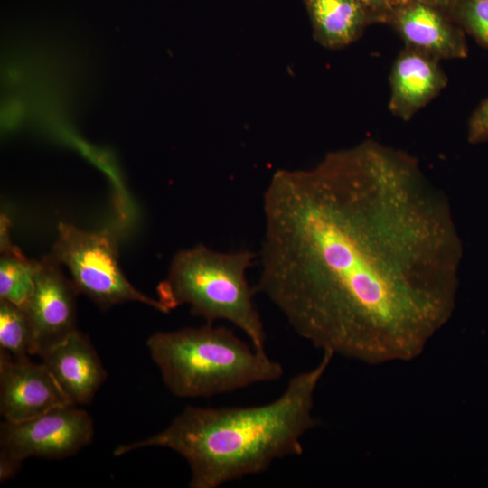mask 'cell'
<instances>
[{"instance_id":"cell-8","label":"cell","mask_w":488,"mask_h":488,"mask_svg":"<svg viewBox=\"0 0 488 488\" xmlns=\"http://www.w3.org/2000/svg\"><path fill=\"white\" fill-rule=\"evenodd\" d=\"M70 405L73 404L42 361L15 360L0 352V414L5 421L19 423Z\"/></svg>"},{"instance_id":"cell-13","label":"cell","mask_w":488,"mask_h":488,"mask_svg":"<svg viewBox=\"0 0 488 488\" xmlns=\"http://www.w3.org/2000/svg\"><path fill=\"white\" fill-rule=\"evenodd\" d=\"M8 221L1 220L0 299L24 307L34 289L38 261L29 259L8 234Z\"/></svg>"},{"instance_id":"cell-9","label":"cell","mask_w":488,"mask_h":488,"mask_svg":"<svg viewBox=\"0 0 488 488\" xmlns=\"http://www.w3.org/2000/svg\"><path fill=\"white\" fill-rule=\"evenodd\" d=\"M73 405H86L108 377L87 335L78 329L40 356Z\"/></svg>"},{"instance_id":"cell-16","label":"cell","mask_w":488,"mask_h":488,"mask_svg":"<svg viewBox=\"0 0 488 488\" xmlns=\"http://www.w3.org/2000/svg\"><path fill=\"white\" fill-rule=\"evenodd\" d=\"M468 140L474 144L488 140V98L477 107L470 117Z\"/></svg>"},{"instance_id":"cell-2","label":"cell","mask_w":488,"mask_h":488,"mask_svg":"<svg viewBox=\"0 0 488 488\" xmlns=\"http://www.w3.org/2000/svg\"><path fill=\"white\" fill-rule=\"evenodd\" d=\"M333 357L324 351L315 367L293 376L284 392L267 404L187 406L163 431L120 445L113 455L150 446L169 448L186 460L191 488H217L265 472L277 459L303 454L302 437L317 426L314 392Z\"/></svg>"},{"instance_id":"cell-18","label":"cell","mask_w":488,"mask_h":488,"mask_svg":"<svg viewBox=\"0 0 488 488\" xmlns=\"http://www.w3.org/2000/svg\"><path fill=\"white\" fill-rule=\"evenodd\" d=\"M355 1H357L360 4V3H373V2H378L380 0H355Z\"/></svg>"},{"instance_id":"cell-1","label":"cell","mask_w":488,"mask_h":488,"mask_svg":"<svg viewBox=\"0 0 488 488\" xmlns=\"http://www.w3.org/2000/svg\"><path fill=\"white\" fill-rule=\"evenodd\" d=\"M263 211L255 290L314 347L409 361L451 318L462 239L446 195L408 155L366 141L278 170Z\"/></svg>"},{"instance_id":"cell-7","label":"cell","mask_w":488,"mask_h":488,"mask_svg":"<svg viewBox=\"0 0 488 488\" xmlns=\"http://www.w3.org/2000/svg\"><path fill=\"white\" fill-rule=\"evenodd\" d=\"M79 294L51 254L38 261L34 289L23 307L33 331L32 355L40 357L77 330Z\"/></svg>"},{"instance_id":"cell-3","label":"cell","mask_w":488,"mask_h":488,"mask_svg":"<svg viewBox=\"0 0 488 488\" xmlns=\"http://www.w3.org/2000/svg\"><path fill=\"white\" fill-rule=\"evenodd\" d=\"M168 390L178 398H209L279 380L282 365L223 326L207 324L156 332L146 341Z\"/></svg>"},{"instance_id":"cell-5","label":"cell","mask_w":488,"mask_h":488,"mask_svg":"<svg viewBox=\"0 0 488 488\" xmlns=\"http://www.w3.org/2000/svg\"><path fill=\"white\" fill-rule=\"evenodd\" d=\"M57 231L51 255L69 270L80 294L102 309L136 301L167 314L157 299L138 291L126 277L119 264L117 241L110 230L89 232L61 221Z\"/></svg>"},{"instance_id":"cell-10","label":"cell","mask_w":488,"mask_h":488,"mask_svg":"<svg viewBox=\"0 0 488 488\" xmlns=\"http://www.w3.org/2000/svg\"><path fill=\"white\" fill-rule=\"evenodd\" d=\"M391 85L390 108L407 118L440 90L444 80L429 59L408 52L397 61L391 75Z\"/></svg>"},{"instance_id":"cell-17","label":"cell","mask_w":488,"mask_h":488,"mask_svg":"<svg viewBox=\"0 0 488 488\" xmlns=\"http://www.w3.org/2000/svg\"><path fill=\"white\" fill-rule=\"evenodd\" d=\"M25 113V107L21 101L16 99L9 100L5 103L2 110L4 125L6 127L19 124Z\"/></svg>"},{"instance_id":"cell-12","label":"cell","mask_w":488,"mask_h":488,"mask_svg":"<svg viewBox=\"0 0 488 488\" xmlns=\"http://www.w3.org/2000/svg\"><path fill=\"white\" fill-rule=\"evenodd\" d=\"M317 41L331 47H342L354 40L363 15L355 0H307Z\"/></svg>"},{"instance_id":"cell-6","label":"cell","mask_w":488,"mask_h":488,"mask_svg":"<svg viewBox=\"0 0 488 488\" xmlns=\"http://www.w3.org/2000/svg\"><path fill=\"white\" fill-rule=\"evenodd\" d=\"M94 435L89 414L70 405L0 427V481L12 478L30 457L63 459L88 446Z\"/></svg>"},{"instance_id":"cell-14","label":"cell","mask_w":488,"mask_h":488,"mask_svg":"<svg viewBox=\"0 0 488 488\" xmlns=\"http://www.w3.org/2000/svg\"><path fill=\"white\" fill-rule=\"evenodd\" d=\"M33 331L23 307L0 299V352L13 359L32 355Z\"/></svg>"},{"instance_id":"cell-11","label":"cell","mask_w":488,"mask_h":488,"mask_svg":"<svg viewBox=\"0 0 488 488\" xmlns=\"http://www.w3.org/2000/svg\"><path fill=\"white\" fill-rule=\"evenodd\" d=\"M402 34L415 46L446 57H464L466 46L431 8L416 5L406 9L399 18Z\"/></svg>"},{"instance_id":"cell-15","label":"cell","mask_w":488,"mask_h":488,"mask_svg":"<svg viewBox=\"0 0 488 488\" xmlns=\"http://www.w3.org/2000/svg\"><path fill=\"white\" fill-rule=\"evenodd\" d=\"M460 14L468 31L488 49V0H464Z\"/></svg>"},{"instance_id":"cell-4","label":"cell","mask_w":488,"mask_h":488,"mask_svg":"<svg viewBox=\"0 0 488 488\" xmlns=\"http://www.w3.org/2000/svg\"><path fill=\"white\" fill-rule=\"evenodd\" d=\"M255 256L249 250L218 252L202 244L180 250L156 288L157 300L167 313L188 305L193 315L208 324L228 321L241 330L256 349L265 351L267 337L253 302L255 289L246 277Z\"/></svg>"}]
</instances>
